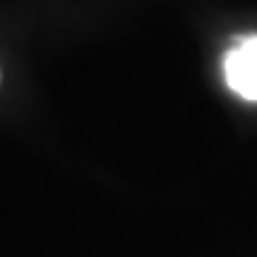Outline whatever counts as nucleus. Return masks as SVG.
Masks as SVG:
<instances>
[{
  "mask_svg": "<svg viewBox=\"0 0 257 257\" xmlns=\"http://www.w3.org/2000/svg\"><path fill=\"white\" fill-rule=\"evenodd\" d=\"M223 77L243 100H257V35L240 37L223 57Z\"/></svg>",
  "mask_w": 257,
  "mask_h": 257,
  "instance_id": "f257e3e1",
  "label": "nucleus"
}]
</instances>
